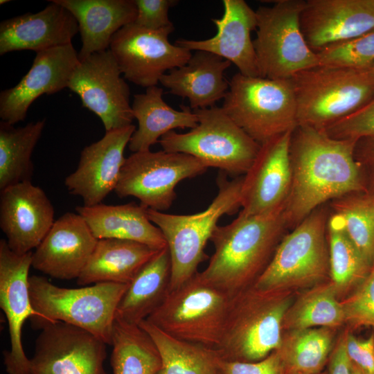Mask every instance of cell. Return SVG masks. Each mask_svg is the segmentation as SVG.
I'll use <instances>...</instances> for the list:
<instances>
[{"label": "cell", "instance_id": "6da1fadb", "mask_svg": "<svg viewBox=\"0 0 374 374\" xmlns=\"http://www.w3.org/2000/svg\"><path fill=\"white\" fill-rule=\"evenodd\" d=\"M355 143L309 126L295 128L290 146L292 182L284 208L287 229L335 199L366 191L354 156Z\"/></svg>", "mask_w": 374, "mask_h": 374}, {"label": "cell", "instance_id": "7a4b0ae2", "mask_svg": "<svg viewBox=\"0 0 374 374\" xmlns=\"http://www.w3.org/2000/svg\"><path fill=\"white\" fill-rule=\"evenodd\" d=\"M285 202L265 213L217 225L211 238L214 252L204 271L206 282L233 298L252 287L269 263L287 229Z\"/></svg>", "mask_w": 374, "mask_h": 374}, {"label": "cell", "instance_id": "3957f363", "mask_svg": "<svg viewBox=\"0 0 374 374\" xmlns=\"http://www.w3.org/2000/svg\"><path fill=\"white\" fill-rule=\"evenodd\" d=\"M292 303L287 291L264 292L253 286L233 296L217 348L221 358L255 362L277 350L285 316Z\"/></svg>", "mask_w": 374, "mask_h": 374}, {"label": "cell", "instance_id": "277c9868", "mask_svg": "<svg viewBox=\"0 0 374 374\" xmlns=\"http://www.w3.org/2000/svg\"><path fill=\"white\" fill-rule=\"evenodd\" d=\"M217 184V195L202 212L177 215L147 209L149 219L162 232L170 253V291L198 272L199 265L207 258L204 249L218 220L224 215L233 214L241 207L242 177L230 181L226 174L221 171Z\"/></svg>", "mask_w": 374, "mask_h": 374}, {"label": "cell", "instance_id": "5b68a950", "mask_svg": "<svg viewBox=\"0 0 374 374\" xmlns=\"http://www.w3.org/2000/svg\"><path fill=\"white\" fill-rule=\"evenodd\" d=\"M298 125L323 130L374 98V75L358 69L319 64L290 78Z\"/></svg>", "mask_w": 374, "mask_h": 374}, {"label": "cell", "instance_id": "8992f818", "mask_svg": "<svg viewBox=\"0 0 374 374\" xmlns=\"http://www.w3.org/2000/svg\"><path fill=\"white\" fill-rule=\"evenodd\" d=\"M129 284L98 283L90 286L66 288L46 278L29 277V292L40 318L30 319L32 327L55 321L64 322L93 334L111 345L116 310Z\"/></svg>", "mask_w": 374, "mask_h": 374}, {"label": "cell", "instance_id": "52a82bcc", "mask_svg": "<svg viewBox=\"0 0 374 374\" xmlns=\"http://www.w3.org/2000/svg\"><path fill=\"white\" fill-rule=\"evenodd\" d=\"M328 204L308 215L283 235L274 255L254 285L264 292L319 284L329 274Z\"/></svg>", "mask_w": 374, "mask_h": 374}, {"label": "cell", "instance_id": "ba28073f", "mask_svg": "<svg viewBox=\"0 0 374 374\" xmlns=\"http://www.w3.org/2000/svg\"><path fill=\"white\" fill-rule=\"evenodd\" d=\"M231 299L204 280L198 271L170 291L145 320L175 338L217 349Z\"/></svg>", "mask_w": 374, "mask_h": 374}, {"label": "cell", "instance_id": "9c48e42d", "mask_svg": "<svg viewBox=\"0 0 374 374\" xmlns=\"http://www.w3.org/2000/svg\"><path fill=\"white\" fill-rule=\"evenodd\" d=\"M229 82L222 108L260 145L298 126L290 79L250 77L238 72Z\"/></svg>", "mask_w": 374, "mask_h": 374}, {"label": "cell", "instance_id": "30bf717a", "mask_svg": "<svg viewBox=\"0 0 374 374\" xmlns=\"http://www.w3.org/2000/svg\"><path fill=\"white\" fill-rule=\"evenodd\" d=\"M198 123L186 133L170 131L159 141L163 150L191 155L208 168L229 175L246 174L260 145L216 105L193 110Z\"/></svg>", "mask_w": 374, "mask_h": 374}, {"label": "cell", "instance_id": "8fae6325", "mask_svg": "<svg viewBox=\"0 0 374 374\" xmlns=\"http://www.w3.org/2000/svg\"><path fill=\"white\" fill-rule=\"evenodd\" d=\"M304 4L303 0H277L271 6L255 10L257 27L253 42L262 78L287 80L319 64L301 30Z\"/></svg>", "mask_w": 374, "mask_h": 374}, {"label": "cell", "instance_id": "7c38bea8", "mask_svg": "<svg viewBox=\"0 0 374 374\" xmlns=\"http://www.w3.org/2000/svg\"><path fill=\"white\" fill-rule=\"evenodd\" d=\"M208 168L199 159L184 153L134 152L125 159L114 192L120 198H137L147 209L163 212L176 198L177 185L203 174Z\"/></svg>", "mask_w": 374, "mask_h": 374}, {"label": "cell", "instance_id": "4fadbf2b", "mask_svg": "<svg viewBox=\"0 0 374 374\" xmlns=\"http://www.w3.org/2000/svg\"><path fill=\"white\" fill-rule=\"evenodd\" d=\"M174 29L151 30L132 23L114 35L109 49L126 80L142 87L157 86L167 71L189 60L191 51L169 42Z\"/></svg>", "mask_w": 374, "mask_h": 374}, {"label": "cell", "instance_id": "5bb4252c", "mask_svg": "<svg viewBox=\"0 0 374 374\" xmlns=\"http://www.w3.org/2000/svg\"><path fill=\"white\" fill-rule=\"evenodd\" d=\"M109 49L80 60L68 88L80 98L82 107L101 120L105 132L132 125L134 116L130 89Z\"/></svg>", "mask_w": 374, "mask_h": 374}, {"label": "cell", "instance_id": "9a60e30c", "mask_svg": "<svg viewBox=\"0 0 374 374\" xmlns=\"http://www.w3.org/2000/svg\"><path fill=\"white\" fill-rule=\"evenodd\" d=\"M39 330L29 374H106L107 344L93 334L62 321Z\"/></svg>", "mask_w": 374, "mask_h": 374}, {"label": "cell", "instance_id": "2e32d148", "mask_svg": "<svg viewBox=\"0 0 374 374\" xmlns=\"http://www.w3.org/2000/svg\"><path fill=\"white\" fill-rule=\"evenodd\" d=\"M32 256V251L17 253L6 239L0 240V307L7 319L10 341V350L3 353V363L8 374H29L30 359L22 345V327L28 319L41 317L32 305L29 292Z\"/></svg>", "mask_w": 374, "mask_h": 374}, {"label": "cell", "instance_id": "e0dca14e", "mask_svg": "<svg viewBox=\"0 0 374 374\" xmlns=\"http://www.w3.org/2000/svg\"><path fill=\"white\" fill-rule=\"evenodd\" d=\"M136 130L134 125L106 132L84 147L76 170L64 179L68 192L80 197L85 206L101 204L115 190L125 159L124 151Z\"/></svg>", "mask_w": 374, "mask_h": 374}, {"label": "cell", "instance_id": "ac0fdd59", "mask_svg": "<svg viewBox=\"0 0 374 374\" xmlns=\"http://www.w3.org/2000/svg\"><path fill=\"white\" fill-rule=\"evenodd\" d=\"M80 62L72 44L36 53L33 64L13 87L0 93V118L10 125L23 121L31 104L43 94L68 87Z\"/></svg>", "mask_w": 374, "mask_h": 374}, {"label": "cell", "instance_id": "d6986e66", "mask_svg": "<svg viewBox=\"0 0 374 374\" xmlns=\"http://www.w3.org/2000/svg\"><path fill=\"white\" fill-rule=\"evenodd\" d=\"M53 206L40 187L24 181L1 190L0 227L10 249L25 254L36 249L53 224Z\"/></svg>", "mask_w": 374, "mask_h": 374}, {"label": "cell", "instance_id": "ffe728a7", "mask_svg": "<svg viewBox=\"0 0 374 374\" xmlns=\"http://www.w3.org/2000/svg\"><path fill=\"white\" fill-rule=\"evenodd\" d=\"M293 131L260 145L254 162L242 177L239 214H261L285 202L292 182L290 146Z\"/></svg>", "mask_w": 374, "mask_h": 374}, {"label": "cell", "instance_id": "44dd1931", "mask_svg": "<svg viewBox=\"0 0 374 374\" xmlns=\"http://www.w3.org/2000/svg\"><path fill=\"white\" fill-rule=\"evenodd\" d=\"M304 38L314 52L374 29V0H307L300 17Z\"/></svg>", "mask_w": 374, "mask_h": 374}, {"label": "cell", "instance_id": "7402d4cb", "mask_svg": "<svg viewBox=\"0 0 374 374\" xmlns=\"http://www.w3.org/2000/svg\"><path fill=\"white\" fill-rule=\"evenodd\" d=\"M97 242L83 217L67 212L55 221L33 252L32 267L55 278H78Z\"/></svg>", "mask_w": 374, "mask_h": 374}, {"label": "cell", "instance_id": "603a6c76", "mask_svg": "<svg viewBox=\"0 0 374 374\" xmlns=\"http://www.w3.org/2000/svg\"><path fill=\"white\" fill-rule=\"evenodd\" d=\"M222 17L211 19L217 33L204 40L179 39L175 44L190 51L213 53L235 64L239 73L250 77H261L257 56L251 38L256 30L254 11L244 0H223Z\"/></svg>", "mask_w": 374, "mask_h": 374}, {"label": "cell", "instance_id": "cb8c5ba5", "mask_svg": "<svg viewBox=\"0 0 374 374\" xmlns=\"http://www.w3.org/2000/svg\"><path fill=\"white\" fill-rule=\"evenodd\" d=\"M41 11L28 12L0 23V55L16 51L36 53L71 44L79 32L73 15L54 0Z\"/></svg>", "mask_w": 374, "mask_h": 374}, {"label": "cell", "instance_id": "d4e9b609", "mask_svg": "<svg viewBox=\"0 0 374 374\" xmlns=\"http://www.w3.org/2000/svg\"><path fill=\"white\" fill-rule=\"evenodd\" d=\"M231 64L210 52L195 51L185 64L165 73L159 82L170 93L188 98L193 110L211 107L229 90L224 73Z\"/></svg>", "mask_w": 374, "mask_h": 374}, {"label": "cell", "instance_id": "484cf974", "mask_svg": "<svg viewBox=\"0 0 374 374\" xmlns=\"http://www.w3.org/2000/svg\"><path fill=\"white\" fill-rule=\"evenodd\" d=\"M68 10L78 21L82 48L79 60L109 49L114 35L134 21V0H54Z\"/></svg>", "mask_w": 374, "mask_h": 374}, {"label": "cell", "instance_id": "4316f807", "mask_svg": "<svg viewBox=\"0 0 374 374\" xmlns=\"http://www.w3.org/2000/svg\"><path fill=\"white\" fill-rule=\"evenodd\" d=\"M80 214L98 239L134 241L157 249L167 247L161 230L149 219L147 208L135 202L120 205L103 203L77 206Z\"/></svg>", "mask_w": 374, "mask_h": 374}, {"label": "cell", "instance_id": "83f0119b", "mask_svg": "<svg viewBox=\"0 0 374 374\" xmlns=\"http://www.w3.org/2000/svg\"><path fill=\"white\" fill-rule=\"evenodd\" d=\"M160 250L134 241L98 240L87 264L77 278V283L79 285L105 282L130 284Z\"/></svg>", "mask_w": 374, "mask_h": 374}, {"label": "cell", "instance_id": "f1b7e54d", "mask_svg": "<svg viewBox=\"0 0 374 374\" xmlns=\"http://www.w3.org/2000/svg\"><path fill=\"white\" fill-rule=\"evenodd\" d=\"M163 93L162 88L152 86L146 88L145 93L134 96L132 109L139 125L128 143L132 153L150 150L175 129L197 126V116L190 107L181 105V110L173 109L163 100Z\"/></svg>", "mask_w": 374, "mask_h": 374}, {"label": "cell", "instance_id": "f546056e", "mask_svg": "<svg viewBox=\"0 0 374 374\" xmlns=\"http://www.w3.org/2000/svg\"><path fill=\"white\" fill-rule=\"evenodd\" d=\"M171 261L168 247L161 249L129 284L116 317L139 325L164 301L170 291Z\"/></svg>", "mask_w": 374, "mask_h": 374}, {"label": "cell", "instance_id": "4dcf8cb0", "mask_svg": "<svg viewBox=\"0 0 374 374\" xmlns=\"http://www.w3.org/2000/svg\"><path fill=\"white\" fill-rule=\"evenodd\" d=\"M150 336L161 356L156 374H218L217 349L175 338L146 320L139 324Z\"/></svg>", "mask_w": 374, "mask_h": 374}, {"label": "cell", "instance_id": "1f68e13d", "mask_svg": "<svg viewBox=\"0 0 374 374\" xmlns=\"http://www.w3.org/2000/svg\"><path fill=\"white\" fill-rule=\"evenodd\" d=\"M45 119L24 127L0 123V189L31 181L32 154L45 126Z\"/></svg>", "mask_w": 374, "mask_h": 374}, {"label": "cell", "instance_id": "d6a6232c", "mask_svg": "<svg viewBox=\"0 0 374 374\" xmlns=\"http://www.w3.org/2000/svg\"><path fill=\"white\" fill-rule=\"evenodd\" d=\"M111 345L113 374H156L161 368L159 352L139 325L116 317Z\"/></svg>", "mask_w": 374, "mask_h": 374}, {"label": "cell", "instance_id": "836d02e7", "mask_svg": "<svg viewBox=\"0 0 374 374\" xmlns=\"http://www.w3.org/2000/svg\"><path fill=\"white\" fill-rule=\"evenodd\" d=\"M332 328L319 327L288 330L277 350L285 374L323 371L334 349Z\"/></svg>", "mask_w": 374, "mask_h": 374}, {"label": "cell", "instance_id": "e575fe53", "mask_svg": "<svg viewBox=\"0 0 374 374\" xmlns=\"http://www.w3.org/2000/svg\"><path fill=\"white\" fill-rule=\"evenodd\" d=\"M337 295L331 282L316 285L293 301L285 316L283 330L341 326L345 322L344 312Z\"/></svg>", "mask_w": 374, "mask_h": 374}, {"label": "cell", "instance_id": "d590c367", "mask_svg": "<svg viewBox=\"0 0 374 374\" xmlns=\"http://www.w3.org/2000/svg\"><path fill=\"white\" fill-rule=\"evenodd\" d=\"M330 282L337 293L359 285L372 267L347 235L341 217L332 213L327 224Z\"/></svg>", "mask_w": 374, "mask_h": 374}, {"label": "cell", "instance_id": "8d00e7d4", "mask_svg": "<svg viewBox=\"0 0 374 374\" xmlns=\"http://www.w3.org/2000/svg\"><path fill=\"white\" fill-rule=\"evenodd\" d=\"M356 192L328 203L330 211L339 215L345 231L366 262L374 265V193Z\"/></svg>", "mask_w": 374, "mask_h": 374}, {"label": "cell", "instance_id": "74e56055", "mask_svg": "<svg viewBox=\"0 0 374 374\" xmlns=\"http://www.w3.org/2000/svg\"><path fill=\"white\" fill-rule=\"evenodd\" d=\"M319 64L365 69L374 64V29L317 53Z\"/></svg>", "mask_w": 374, "mask_h": 374}, {"label": "cell", "instance_id": "f35d334b", "mask_svg": "<svg viewBox=\"0 0 374 374\" xmlns=\"http://www.w3.org/2000/svg\"><path fill=\"white\" fill-rule=\"evenodd\" d=\"M345 321L374 328V265L355 292L342 302Z\"/></svg>", "mask_w": 374, "mask_h": 374}, {"label": "cell", "instance_id": "ab89813d", "mask_svg": "<svg viewBox=\"0 0 374 374\" xmlns=\"http://www.w3.org/2000/svg\"><path fill=\"white\" fill-rule=\"evenodd\" d=\"M338 140H357L374 136V98L353 114L322 130Z\"/></svg>", "mask_w": 374, "mask_h": 374}, {"label": "cell", "instance_id": "60d3db41", "mask_svg": "<svg viewBox=\"0 0 374 374\" xmlns=\"http://www.w3.org/2000/svg\"><path fill=\"white\" fill-rule=\"evenodd\" d=\"M137 9L134 21L136 26L151 30L174 26L168 17L169 10L177 0H134Z\"/></svg>", "mask_w": 374, "mask_h": 374}, {"label": "cell", "instance_id": "b9f144b4", "mask_svg": "<svg viewBox=\"0 0 374 374\" xmlns=\"http://www.w3.org/2000/svg\"><path fill=\"white\" fill-rule=\"evenodd\" d=\"M218 374H285L283 363L277 350L255 362L221 359Z\"/></svg>", "mask_w": 374, "mask_h": 374}, {"label": "cell", "instance_id": "7bdbcfd3", "mask_svg": "<svg viewBox=\"0 0 374 374\" xmlns=\"http://www.w3.org/2000/svg\"><path fill=\"white\" fill-rule=\"evenodd\" d=\"M345 344L351 365L364 374H374V334L366 339L347 334Z\"/></svg>", "mask_w": 374, "mask_h": 374}, {"label": "cell", "instance_id": "ee69618b", "mask_svg": "<svg viewBox=\"0 0 374 374\" xmlns=\"http://www.w3.org/2000/svg\"><path fill=\"white\" fill-rule=\"evenodd\" d=\"M328 366L329 374H352L351 364L346 350L345 336L334 347Z\"/></svg>", "mask_w": 374, "mask_h": 374}, {"label": "cell", "instance_id": "f6af8a7d", "mask_svg": "<svg viewBox=\"0 0 374 374\" xmlns=\"http://www.w3.org/2000/svg\"><path fill=\"white\" fill-rule=\"evenodd\" d=\"M354 156L359 166L366 164L371 169V182L374 189V136L357 140Z\"/></svg>", "mask_w": 374, "mask_h": 374}, {"label": "cell", "instance_id": "bcb514c9", "mask_svg": "<svg viewBox=\"0 0 374 374\" xmlns=\"http://www.w3.org/2000/svg\"><path fill=\"white\" fill-rule=\"evenodd\" d=\"M352 374H364L358 368L351 365Z\"/></svg>", "mask_w": 374, "mask_h": 374}, {"label": "cell", "instance_id": "7dc6e473", "mask_svg": "<svg viewBox=\"0 0 374 374\" xmlns=\"http://www.w3.org/2000/svg\"><path fill=\"white\" fill-rule=\"evenodd\" d=\"M10 1L9 0H1L0 1V4L2 5V4H4V3H8Z\"/></svg>", "mask_w": 374, "mask_h": 374}, {"label": "cell", "instance_id": "c3c4849f", "mask_svg": "<svg viewBox=\"0 0 374 374\" xmlns=\"http://www.w3.org/2000/svg\"><path fill=\"white\" fill-rule=\"evenodd\" d=\"M369 69L371 71V72L373 73V74L374 75V64L373 66H371Z\"/></svg>", "mask_w": 374, "mask_h": 374}, {"label": "cell", "instance_id": "681fc988", "mask_svg": "<svg viewBox=\"0 0 374 374\" xmlns=\"http://www.w3.org/2000/svg\"><path fill=\"white\" fill-rule=\"evenodd\" d=\"M317 374H329V373H328V371H322V372H321L319 373H317Z\"/></svg>", "mask_w": 374, "mask_h": 374}]
</instances>
